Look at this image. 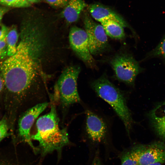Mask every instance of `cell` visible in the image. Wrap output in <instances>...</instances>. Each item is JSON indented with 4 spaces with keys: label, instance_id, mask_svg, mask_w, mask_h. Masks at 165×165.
<instances>
[{
    "label": "cell",
    "instance_id": "18",
    "mask_svg": "<svg viewBox=\"0 0 165 165\" xmlns=\"http://www.w3.org/2000/svg\"><path fill=\"white\" fill-rule=\"evenodd\" d=\"M121 165H138L134 158L130 150L125 151L122 154L120 157Z\"/></svg>",
    "mask_w": 165,
    "mask_h": 165
},
{
    "label": "cell",
    "instance_id": "19",
    "mask_svg": "<svg viewBox=\"0 0 165 165\" xmlns=\"http://www.w3.org/2000/svg\"><path fill=\"white\" fill-rule=\"evenodd\" d=\"M9 129L7 119L4 117L0 120V142L9 135Z\"/></svg>",
    "mask_w": 165,
    "mask_h": 165
},
{
    "label": "cell",
    "instance_id": "1",
    "mask_svg": "<svg viewBox=\"0 0 165 165\" xmlns=\"http://www.w3.org/2000/svg\"><path fill=\"white\" fill-rule=\"evenodd\" d=\"M30 43L24 39L21 41L15 54L0 64V74L9 95V106L10 112L15 114L48 102L47 87L30 53Z\"/></svg>",
    "mask_w": 165,
    "mask_h": 165
},
{
    "label": "cell",
    "instance_id": "10",
    "mask_svg": "<svg viewBox=\"0 0 165 165\" xmlns=\"http://www.w3.org/2000/svg\"><path fill=\"white\" fill-rule=\"evenodd\" d=\"M85 114V129L88 138L93 142H101L107 134L106 123L102 118L90 110L86 109Z\"/></svg>",
    "mask_w": 165,
    "mask_h": 165
},
{
    "label": "cell",
    "instance_id": "11",
    "mask_svg": "<svg viewBox=\"0 0 165 165\" xmlns=\"http://www.w3.org/2000/svg\"><path fill=\"white\" fill-rule=\"evenodd\" d=\"M89 11L93 18L100 23L105 21L112 20L120 24L123 27L128 25L118 14L102 5L94 4L88 8Z\"/></svg>",
    "mask_w": 165,
    "mask_h": 165
},
{
    "label": "cell",
    "instance_id": "9",
    "mask_svg": "<svg viewBox=\"0 0 165 165\" xmlns=\"http://www.w3.org/2000/svg\"><path fill=\"white\" fill-rule=\"evenodd\" d=\"M69 41L72 49L78 56L87 65L93 66L94 60L89 50L86 31L76 26L72 27L70 30Z\"/></svg>",
    "mask_w": 165,
    "mask_h": 165
},
{
    "label": "cell",
    "instance_id": "26",
    "mask_svg": "<svg viewBox=\"0 0 165 165\" xmlns=\"http://www.w3.org/2000/svg\"><path fill=\"white\" fill-rule=\"evenodd\" d=\"M27 1H28V2H30V3H35L39 1L40 0H27Z\"/></svg>",
    "mask_w": 165,
    "mask_h": 165
},
{
    "label": "cell",
    "instance_id": "8",
    "mask_svg": "<svg viewBox=\"0 0 165 165\" xmlns=\"http://www.w3.org/2000/svg\"><path fill=\"white\" fill-rule=\"evenodd\" d=\"M83 21L91 54L95 55L104 52L107 49L108 44L103 27L94 21L87 14L85 15Z\"/></svg>",
    "mask_w": 165,
    "mask_h": 165
},
{
    "label": "cell",
    "instance_id": "14",
    "mask_svg": "<svg viewBox=\"0 0 165 165\" xmlns=\"http://www.w3.org/2000/svg\"><path fill=\"white\" fill-rule=\"evenodd\" d=\"M107 35L116 39H121L125 36L123 27L117 22L112 20L101 23Z\"/></svg>",
    "mask_w": 165,
    "mask_h": 165
},
{
    "label": "cell",
    "instance_id": "2",
    "mask_svg": "<svg viewBox=\"0 0 165 165\" xmlns=\"http://www.w3.org/2000/svg\"><path fill=\"white\" fill-rule=\"evenodd\" d=\"M50 99V112L37 119L36 131L31 136L32 140L38 142L39 149L43 156L55 151L60 152L69 142L66 130L59 127L55 105Z\"/></svg>",
    "mask_w": 165,
    "mask_h": 165
},
{
    "label": "cell",
    "instance_id": "13",
    "mask_svg": "<svg viewBox=\"0 0 165 165\" xmlns=\"http://www.w3.org/2000/svg\"><path fill=\"white\" fill-rule=\"evenodd\" d=\"M87 5L83 0H68L62 13V16L69 23L77 21L81 12Z\"/></svg>",
    "mask_w": 165,
    "mask_h": 165
},
{
    "label": "cell",
    "instance_id": "21",
    "mask_svg": "<svg viewBox=\"0 0 165 165\" xmlns=\"http://www.w3.org/2000/svg\"><path fill=\"white\" fill-rule=\"evenodd\" d=\"M50 5L56 7H65L68 0H46Z\"/></svg>",
    "mask_w": 165,
    "mask_h": 165
},
{
    "label": "cell",
    "instance_id": "3",
    "mask_svg": "<svg viewBox=\"0 0 165 165\" xmlns=\"http://www.w3.org/2000/svg\"><path fill=\"white\" fill-rule=\"evenodd\" d=\"M91 85L97 95L112 107L129 135L133 121L123 93L105 75L93 81Z\"/></svg>",
    "mask_w": 165,
    "mask_h": 165
},
{
    "label": "cell",
    "instance_id": "7",
    "mask_svg": "<svg viewBox=\"0 0 165 165\" xmlns=\"http://www.w3.org/2000/svg\"><path fill=\"white\" fill-rule=\"evenodd\" d=\"M130 151L138 165L155 163H165V144L162 142L138 145L133 147Z\"/></svg>",
    "mask_w": 165,
    "mask_h": 165
},
{
    "label": "cell",
    "instance_id": "23",
    "mask_svg": "<svg viewBox=\"0 0 165 165\" xmlns=\"http://www.w3.org/2000/svg\"><path fill=\"white\" fill-rule=\"evenodd\" d=\"M9 11V9L6 7L0 6V21L4 15Z\"/></svg>",
    "mask_w": 165,
    "mask_h": 165
},
{
    "label": "cell",
    "instance_id": "20",
    "mask_svg": "<svg viewBox=\"0 0 165 165\" xmlns=\"http://www.w3.org/2000/svg\"><path fill=\"white\" fill-rule=\"evenodd\" d=\"M6 37L0 39V59H3L7 56V48L6 40Z\"/></svg>",
    "mask_w": 165,
    "mask_h": 165
},
{
    "label": "cell",
    "instance_id": "24",
    "mask_svg": "<svg viewBox=\"0 0 165 165\" xmlns=\"http://www.w3.org/2000/svg\"><path fill=\"white\" fill-rule=\"evenodd\" d=\"M5 89V83L3 78L0 74V93Z\"/></svg>",
    "mask_w": 165,
    "mask_h": 165
},
{
    "label": "cell",
    "instance_id": "27",
    "mask_svg": "<svg viewBox=\"0 0 165 165\" xmlns=\"http://www.w3.org/2000/svg\"><path fill=\"white\" fill-rule=\"evenodd\" d=\"M163 164L160 163H155L149 164L148 165H163Z\"/></svg>",
    "mask_w": 165,
    "mask_h": 165
},
{
    "label": "cell",
    "instance_id": "16",
    "mask_svg": "<svg viewBox=\"0 0 165 165\" xmlns=\"http://www.w3.org/2000/svg\"><path fill=\"white\" fill-rule=\"evenodd\" d=\"M153 57H160L165 59V35L156 48L146 55L145 58Z\"/></svg>",
    "mask_w": 165,
    "mask_h": 165
},
{
    "label": "cell",
    "instance_id": "25",
    "mask_svg": "<svg viewBox=\"0 0 165 165\" xmlns=\"http://www.w3.org/2000/svg\"><path fill=\"white\" fill-rule=\"evenodd\" d=\"M0 165H13L7 162L0 160Z\"/></svg>",
    "mask_w": 165,
    "mask_h": 165
},
{
    "label": "cell",
    "instance_id": "17",
    "mask_svg": "<svg viewBox=\"0 0 165 165\" xmlns=\"http://www.w3.org/2000/svg\"><path fill=\"white\" fill-rule=\"evenodd\" d=\"M0 4L8 7L22 8L28 7L31 3L27 0H0Z\"/></svg>",
    "mask_w": 165,
    "mask_h": 165
},
{
    "label": "cell",
    "instance_id": "12",
    "mask_svg": "<svg viewBox=\"0 0 165 165\" xmlns=\"http://www.w3.org/2000/svg\"><path fill=\"white\" fill-rule=\"evenodd\" d=\"M149 117L156 132L165 139V101L154 108L149 113Z\"/></svg>",
    "mask_w": 165,
    "mask_h": 165
},
{
    "label": "cell",
    "instance_id": "6",
    "mask_svg": "<svg viewBox=\"0 0 165 165\" xmlns=\"http://www.w3.org/2000/svg\"><path fill=\"white\" fill-rule=\"evenodd\" d=\"M49 104L48 102L38 104L23 112L18 121V136L21 141L27 143L35 152L39 150L35 147L31 141V130L35 120L47 108Z\"/></svg>",
    "mask_w": 165,
    "mask_h": 165
},
{
    "label": "cell",
    "instance_id": "4",
    "mask_svg": "<svg viewBox=\"0 0 165 165\" xmlns=\"http://www.w3.org/2000/svg\"><path fill=\"white\" fill-rule=\"evenodd\" d=\"M80 71L77 66H71L63 70L55 86V94L63 109L79 103L80 99L78 93L77 81Z\"/></svg>",
    "mask_w": 165,
    "mask_h": 165
},
{
    "label": "cell",
    "instance_id": "5",
    "mask_svg": "<svg viewBox=\"0 0 165 165\" xmlns=\"http://www.w3.org/2000/svg\"><path fill=\"white\" fill-rule=\"evenodd\" d=\"M111 63L117 79L130 86L134 85L136 77L143 71L138 62L128 54L116 56Z\"/></svg>",
    "mask_w": 165,
    "mask_h": 165
},
{
    "label": "cell",
    "instance_id": "15",
    "mask_svg": "<svg viewBox=\"0 0 165 165\" xmlns=\"http://www.w3.org/2000/svg\"><path fill=\"white\" fill-rule=\"evenodd\" d=\"M18 38V35L16 28L15 27L13 26L9 29L6 38L7 56L9 57L13 56L16 53Z\"/></svg>",
    "mask_w": 165,
    "mask_h": 165
},
{
    "label": "cell",
    "instance_id": "22",
    "mask_svg": "<svg viewBox=\"0 0 165 165\" xmlns=\"http://www.w3.org/2000/svg\"><path fill=\"white\" fill-rule=\"evenodd\" d=\"M9 30L6 26L0 23V39L5 38Z\"/></svg>",
    "mask_w": 165,
    "mask_h": 165
}]
</instances>
